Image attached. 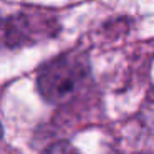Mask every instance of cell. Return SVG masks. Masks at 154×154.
<instances>
[{"label": "cell", "instance_id": "1", "mask_svg": "<svg viewBox=\"0 0 154 154\" xmlns=\"http://www.w3.org/2000/svg\"><path fill=\"white\" fill-rule=\"evenodd\" d=\"M90 61L80 50H71L43 65L38 73V91L51 104L68 101L88 80Z\"/></svg>", "mask_w": 154, "mask_h": 154}, {"label": "cell", "instance_id": "4", "mask_svg": "<svg viewBox=\"0 0 154 154\" xmlns=\"http://www.w3.org/2000/svg\"><path fill=\"white\" fill-rule=\"evenodd\" d=\"M2 136H4V128H2V124H0V139H2Z\"/></svg>", "mask_w": 154, "mask_h": 154}, {"label": "cell", "instance_id": "2", "mask_svg": "<svg viewBox=\"0 0 154 154\" xmlns=\"http://www.w3.org/2000/svg\"><path fill=\"white\" fill-rule=\"evenodd\" d=\"M57 32V20L51 15L35 10H23L10 15L2 23V38L8 47L32 45Z\"/></svg>", "mask_w": 154, "mask_h": 154}, {"label": "cell", "instance_id": "3", "mask_svg": "<svg viewBox=\"0 0 154 154\" xmlns=\"http://www.w3.org/2000/svg\"><path fill=\"white\" fill-rule=\"evenodd\" d=\"M45 154H80V152L75 151L70 144H63V143H61V144H57V146L50 147Z\"/></svg>", "mask_w": 154, "mask_h": 154}]
</instances>
